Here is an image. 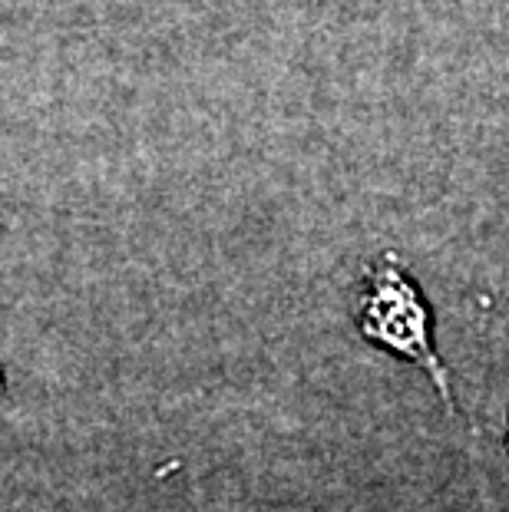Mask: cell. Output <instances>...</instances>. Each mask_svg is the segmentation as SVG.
<instances>
[{
  "label": "cell",
  "mask_w": 509,
  "mask_h": 512,
  "mask_svg": "<svg viewBox=\"0 0 509 512\" xmlns=\"http://www.w3.org/2000/svg\"><path fill=\"white\" fill-rule=\"evenodd\" d=\"M354 324L367 344L424 370L437 394L453 407L447 367L433 344V311L424 288L397 255L387 252L367 265L354 301Z\"/></svg>",
  "instance_id": "6da1fadb"
}]
</instances>
